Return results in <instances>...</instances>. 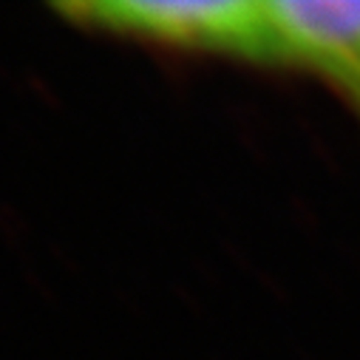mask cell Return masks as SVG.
<instances>
[{"instance_id": "7a4b0ae2", "label": "cell", "mask_w": 360, "mask_h": 360, "mask_svg": "<svg viewBox=\"0 0 360 360\" xmlns=\"http://www.w3.org/2000/svg\"><path fill=\"white\" fill-rule=\"evenodd\" d=\"M273 65L321 77L360 122V0H266Z\"/></svg>"}, {"instance_id": "6da1fadb", "label": "cell", "mask_w": 360, "mask_h": 360, "mask_svg": "<svg viewBox=\"0 0 360 360\" xmlns=\"http://www.w3.org/2000/svg\"><path fill=\"white\" fill-rule=\"evenodd\" d=\"M74 23L134 34L162 46L219 51L273 65V32L266 4L250 0H85L60 6Z\"/></svg>"}]
</instances>
